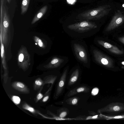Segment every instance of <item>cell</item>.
Listing matches in <instances>:
<instances>
[{
  "mask_svg": "<svg viewBox=\"0 0 124 124\" xmlns=\"http://www.w3.org/2000/svg\"><path fill=\"white\" fill-rule=\"evenodd\" d=\"M97 28L95 23L84 21L68 25L65 31L71 36L76 38H87L92 36Z\"/></svg>",
  "mask_w": 124,
  "mask_h": 124,
  "instance_id": "1",
  "label": "cell"
},
{
  "mask_svg": "<svg viewBox=\"0 0 124 124\" xmlns=\"http://www.w3.org/2000/svg\"><path fill=\"white\" fill-rule=\"evenodd\" d=\"M73 52L78 60L84 66L90 67V58L86 46L82 42L76 40L72 42Z\"/></svg>",
  "mask_w": 124,
  "mask_h": 124,
  "instance_id": "2",
  "label": "cell"
},
{
  "mask_svg": "<svg viewBox=\"0 0 124 124\" xmlns=\"http://www.w3.org/2000/svg\"><path fill=\"white\" fill-rule=\"evenodd\" d=\"M111 9L109 5L102 6L85 11L80 13L79 16L86 21L99 20L107 15Z\"/></svg>",
  "mask_w": 124,
  "mask_h": 124,
  "instance_id": "3",
  "label": "cell"
},
{
  "mask_svg": "<svg viewBox=\"0 0 124 124\" xmlns=\"http://www.w3.org/2000/svg\"><path fill=\"white\" fill-rule=\"evenodd\" d=\"M91 50L93 58L97 63L108 68L114 67V62L110 57L93 47Z\"/></svg>",
  "mask_w": 124,
  "mask_h": 124,
  "instance_id": "4",
  "label": "cell"
},
{
  "mask_svg": "<svg viewBox=\"0 0 124 124\" xmlns=\"http://www.w3.org/2000/svg\"><path fill=\"white\" fill-rule=\"evenodd\" d=\"M98 111L99 113H118L124 111V103L119 102L112 103L99 109Z\"/></svg>",
  "mask_w": 124,
  "mask_h": 124,
  "instance_id": "5",
  "label": "cell"
},
{
  "mask_svg": "<svg viewBox=\"0 0 124 124\" xmlns=\"http://www.w3.org/2000/svg\"><path fill=\"white\" fill-rule=\"evenodd\" d=\"M124 22V14L117 10L112 17L110 22L106 29L108 32L113 30L122 24Z\"/></svg>",
  "mask_w": 124,
  "mask_h": 124,
  "instance_id": "6",
  "label": "cell"
},
{
  "mask_svg": "<svg viewBox=\"0 0 124 124\" xmlns=\"http://www.w3.org/2000/svg\"><path fill=\"white\" fill-rule=\"evenodd\" d=\"M96 43L100 46L108 50L111 53L117 55H121L124 53V51L121 50L118 47L103 40H96Z\"/></svg>",
  "mask_w": 124,
  "mask_h": 124,
  "instance_id": "7",
  "label": "cell"
},
{
  "mask_svg": "<svg viewBox=\"0 0 124 124\" xmlns=\"http://www.w3.org/2000/svg\"><path fill=\"white\" fill-rule=\"evenodd\" d=\"M68 69V66L66 68L58 84L55 94L57 96L60 95L63 89L65 84Z\"/></svg>",
  "mask_w": 124,
  "mask_h": 124,
  "instance_id": "8",
  "label": "cell"
},
{
  "mask_svg": "<svg viewBox=\"0 0 124 124\" xmlns=\"http://www.w3.org/2000/svg\"><path fill=\"white\" fill-rule=\"evenodd\" d=\"M12 87L15 90L25 93H29V90L23 83L20 82H15L11 85Z\"/></svg>",
  "mask_w": 124,
  "mask_h": 124,
  "instance_id": "9",
  "label": "cell"
},
{
  "mask_svg": "<svg viewBox=\"0 0 124 124\" xmlns=\"http://www.w3.org/2000/svg\"><path fill=\"white\" fill-rule=\"evenodd\" d=\"M47 8L48 6L47 5H45L42 7L34 16L32 21V23H34L40 19L46 13Z\"/></svg>",
  "mask_w": 124,
  "mask_h": 124,
  "instance_id": "10",
  "label": "cell"
},
{
  "mask_svg": "<svg viewBox=\"0 0 124 124\" xmlns=\"http://www.w3.org/2000/svg\"><path fill=\"white\" fill-rule=\"evenodd\" d=\"M30 0H22L21 6V14L23 15L27 12L29 7Z\"/></svg>",
  "mask_w": 124,
  "mask_h": 124,
  "instance_id": "11",
  "label": "cell"
},
{
  "mask_svg": "<svg viewBox=\"0 0 124 124\" xmlns=\"http://www.w3.org/2000/svg\"><path fill=\"white\" fill-rule=\"evenodd\" d=\"M79 73V70L78 69H76L73 72L72 75L70 82L71 83H73L77 80Z\"/></svg>",
  "mask_w": 124,
  "mask_h": 124,
  "instance_id": "12",
  "label": "cell"
},
{
  "mask_svg": "<svg viewBox=\"0 0 124 124\" xmlns=\"http://www.w3.org/2000/svg\"><path fill=\"white\" fill-rule=\"evenodd\" d=\"M22 107L23 109L28 111L32 114H35L36 113V110L33 108L26 103H24Z\"/></svg>",
  "mask_w": 124,
  "mask_h": 124,
  "instance_id": "13",
  "label": "cell"
},
{
  "mask_svg": "<svg viewBox=\"0 0 124 124\" xmlns=\"http://www.w3.org/2000/svg\"><path fill=\"white\" fill-rule=\"evenodd\" d=\"M43 82L41 79L40 78H38L35 81L34 87L36 89L38 88L43 85Z\"/></svg>",
  "mask_w": 124,
  "mask_h": 124,
  "instance_id": "14",
  "label": "cell"
},
{
  "mask_svg": "<svg viewBox=\"0 0 124 124\" xmlns=\"http://www.w3.org/2000/svg\"><path fill=\"white\" fill-rule=\"evenodd\" d=\"M12 100L13 102L16 105L19 104L21 101L20 98L18 96H12Z\"/></svg>",
  "mask_w": 124,
  "mask_h": 124,
  "instance_id": "15",
  "label": "cell"
},
{
  "mask_svg": "<svg viewBox=\"0 0 124 124\" xmlns=\"http://www.w3.org/2000/svg\"><path fill=\"white\" fill-rule=\"evenodd\" d=\"M99 90L98 88L95 87L93 88L92 90L91 93L92 95H96L98 93Z\"/></svg>",
  "mask_w": 124,
  "mask_h": 124,
  "instance_id": "16",
  "label": "cell"
},
{
  "mask_svg": "<svg viewBox=\"0 0 124 124\" xmlns=\"http://www.w3.org/2000/svg\"><path fill=\"white\" fill-rule=\"evenodd\" d=\"M24 58V55L22 54H20L19 56L18 60L20 62L23 61Z\"/></svg>",
  "mask_w": 124,
  "mask_h": 124,
  "instance_id": "17",
  "label": "cell"
},
{
  "mask_svg": "<svg viewBox=\"0 0 124 124\" xmlns=\"http://www.w3.org/2000/svg\"><path fill=\"white\" fill-rule=\"evenodd\" d=\"M43 97V94L40 93H39L37 96V101L40 100Z\"/></svg>",
  "mask_w": 124,
  "mask_h": 124,
  "instance_id": "18",
  "label": "cell"
},
{
  "mask_svg": "<svg viewBox=\"0 0 124 124\" xmlns=\"http://www.w3.org/2000/svg\"><path fill=\"white\" fill-rule=\"evenodd\" d=\"M85 90V88L83 87H80L78 88L77 90V92L78 93H80L83 92Z\"/></svg>",
  "mask_w": 124,
  "mask_h": 124,
  "instance_id": "19",
  "label": "cell"
},
{
  "mask_svg": "<svg viewBox=\"0 0 124 124\" xmlns=\"http://www.w3.org/2000/svg\"><path fill=\"white\" fill-rule=\"evenodd\" d=\"M67 112H62L60 115V118H62L65 116L67 115Z\"/></svg>",
  "mask_w": 124,
  "mask_h": 124,
  "instance_id": "20",
  "label": "cell"
},
{
  "mask_svg": "<svg viewBox=\"0 0 124 124\" xmlns=\"http://www.w3.org/2000/svg\"><path fill=\"white\" fill-rule=\"evenodd\" d=\"M118 39L124 45V36L118 38Z\"/></svg>",
  "mask_w": 124,
  "mask_h": 124,
  "instance_id": "21",
  "label": "cell"
},
{
  "mask_svg": "<svg viewBox=\"0 0 124 124\" xmlns=\"http://www.w3.org/2000/svg\"><path fill=\"white\" fill-rule=\"evenodd\" d=\"M78 100L76 98H74L72 100V103L73 105H75L77 102Z\"/></svg>",
  "mask_w": 124,
  "mask_h": 124,
  "instance_id": "22",
  "label": "cell"
},
{
  "mask_svg": "<svg viewBox=\"0 0 124 124\" xmlns=\"http://www.w3.org/2000/svg\"><path fill=\"white\" fill-rule=\"evenodd\" d=\"M49 98V96H47L45 97L43 99L42 101L44 102L48 100Z\"/></svg>",
  "mask_w": 124,
  "mask_h": 124,
  "instance_id": "23",
  "label": "cell"
},
{
  "mask_svg": "<svg viewBox=\"0 0 124 124\" xmlns=\"http://www.w3.org/2000/svg\"><path fill=\"white\" fill-rule=\"evenodd\" d=\"M38 41V45H39L40 46L42 47L43 45V43L42 42L41 40L39 39L38 41Z\"/></svg>",
  "mask_w": 124,
  "mask_h": 124,
  "instance_id": "24",
  "label": "cell"
},
{
  "mask_svg": "<svg viewBox=\"0 0 124 124\" xmlns=\"http://www.w3.org/2000/svg\"><path fill=\"white\" fill-rule=\"evenodd\" d=\"M4 46L2 44V48L1 49V56L3 57V54L4 53Z\"/></svg>",
  "mask_w": 124,
  "mask_h": 124,
  "instance_id": "25",
  "label": "cell"
},
{
  "mask_svg": "<svg viewBox=\"0 0 124 124\" xmlns=\"http://www.w3.org/2000/svg\"><path fill=\"white\" fill-rule=\"evenodd\" d=\"M8 2L9 3L10 2L11 0H7Z\"/></svg>",
  "mask_w": 124,
  "mask_h": 124,
  "instance_id": "26",
  "label": "cell"
},
{
  "mask_svg": "<svg viewBox=\"0 0 124 124\" xmlns=\"http://www.w3.org/2000/svg\"><path fill=\"white\" fill-rule=\"evenodd\" d=\"M36 45H37V44H36Z\"/></svg>",
  "mask_w": 124,
  "mask_h": 124,
  "instance_id": "27",
  "label": "cell"
},
{
  "mask_svg": "<svg viewBox=\"0 0 124 124\" xmlns=\"http://www.w3.org/2000/svg\"></svg>",
  "mask_w": 124,
  "mask_h": 124,
  "instance_id": "28",
  "label": "cell"
}]
</instances>
